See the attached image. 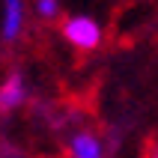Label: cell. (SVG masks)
Returning a JSON list of instances; mask_svg holds the SVG:
<instances>
[{"mask_svg":"<svg viewBox=\"0 0 158 158\" xmlns=\"http://www.w3.org/2000/svg\"><path fill=\"white\" fill-rule=\"evenodd\" d=\"M63 33H66V39H69L75 48L89 51V48H96L98 39H102V27H98L93 18H87V15H75V18H69V21L63 24Z\"/></svg>","mask_w":158,"mask_h":158,"instance_id":"6da1fadb","label":"cell"},{"mask_svg":"<svg viewBox=\"0 0 158 158\" xmlns=\"http://www.w3.org/2000/svg\"><path fill=\"white\" fill-rule=\"evenodd\" d=\"M24 98V84H21V75H12V78L0 87V110H12V107L21 105Z\"/></svg>","mask_w":158,"mask_h":158,"instance_id":"7a4b0ae2","label":"cell"},{"mask_svg":"<svg viewBox=\"0 0 158 158\" xmlns=\"http://www.w3.org/2000/svg\"><path fill=\"white\" fill-rule=\"evenodd\" d=\"M21 0H6V12H3V36L6 39H15L21 33Z\"/></svg>","mask_w":158,"mask_h":158,"instance_id":"3957f363","label":"cell"},{"mask_svg":"<svg viewBox=\"0 0 158 158\" xmlns=\"http://www.w3.org/2000/svg\"><path fill=\"white\" fill-rule=\"evenodd\" d=\"M72 155L75 158H102V143L93 134H75L72 137Z\"/></svg>","mask_w":158,"mask_h":158,"instance_id":"277c9868","label":"cell"},{"mask_svg":"<svg viewBox=\"0 0 158 158\" xmlns=\"http://www.w3.org/2000/svg\"><path fill=\"white\" fill-rule=\"evenodd\" d=\"M39 15L42 18H54L57 15V0H39Z\"/></svg>","mask_w":158,"mask_h":158,"instance_id":"5b68a950","label":"cell"},{"mask_svg":"<svg viewBox=\"0 0 158 158\" xmlns=\"http://www.w3.org/2000/svg\"><path fill=\"white\" fill-rule=\"evenodd\" d=\"M152 158H158V149H155V152H152Z\"/></svg>","mask_w":158,"mask_h":158,"instance_id":"8992f818","label":"cell"}]
</instances>
